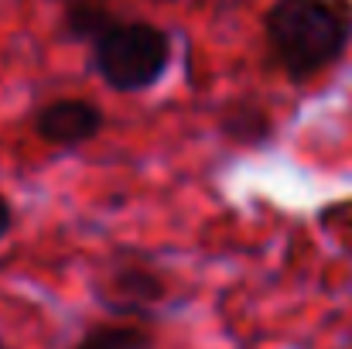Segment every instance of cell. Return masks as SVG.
<instances>
[{
  "label": "cell",
  "instance_id": "cell-1",
  "mask_svg": "<svg viewBox=\"0 0 352 349\" xmlns=\"http://www.w3.org/2000/svg\"><path fill=\"white\" fill-rule=\"evenodd\" d=\"M263 38L287 83L305 86L352 45V0H274L263 14Z\"/></svg>",
  "mask_w": 352,
  "mask_h": 349
},
{
  "label": "cell",
  "instance_id": "cell-2",
  "mask_svg": "<svg viewBox=\"0 0 352 349\" xmlns=\"http://www.w3.org/2000/svg\"><path fill=\"white\" fill-rule=\"evenodd\" d=\"M171 59H175L171 34L144 17H117L89 45L93 76L123 96L154 89L168 76Z\"/></svg>",
  "mask_w": 352,
  "mask_h": 349
},
{
  "label": "cell",
  "instance_id": "cell-3",
  "mask_svg": "<svg viewBox=\"0 0 352 349\" xmlns=\"http://www.w3.org/2000/svg\"><path fill=\"white\" fill-rule=\"evenodd\" d=\"M96 302L113 315V319H133V322H154L157 308L168 302V281L157 267L147 260H123L117 257L100 271L93 281Z\"/></svg>",
  "mask_w": 352,
  "mask_h": 349
},
{
  "label": "cell",
  "instance_id": "cell-4",
  "mask_svg": "<svg viewBox=\"0 0 352 349\" xmlns=\"http://www.w3.org/2000/svg\"><path fill=\"white\" fill-rule=\"evenodd\" d=\"M107 127V114L100 103L86 100V96H58L38 107V114L31 120V130L38 140L62 147V151H76L89 140H96Z\"/></svg>",
  "mask_w": 352,
  "mask_h": 349
},
{
  "label": "cell",
  "instance_id": "cell-5",
  "mask_svg": "<svg viewBox=\"0 0 352 349\" xmlns=\"http://www.w3.org/2000/svg\"><path fill=\"white\" fill-rule=\"evenodd\" d=\"M219 130L226 140L239 147H267L274 140V116L267 114L256 100H233L219 116Z\"/></svg>",
  "mask_w": 352,
  "mask_h": 349
},
{
  "label": "cell",
  "instance_id": "cell-6",
  "mask_svg": "<svg viewBox=\"0 0 352 349\" xmlns=\"http://www.w3.org/2000/svg\"><path fill=\"white\" fill-rule=\"evenodd\" d=\"M120 14L113 7H107L103 0H65L62 7V34L65 41H79V45H93Z\"/></svg>",
  "mask_w": 352,
  "mask_h": 349
},
{
  "label": "cell",
  "instance_id": "cell-7",
  "mask_svg": "<svg viewBox=\"0 0 352 349\" xmlns=\"http://www.w3.org/2000/svg\"><path fill=\"white\" fill-rule=\"evenodd\" d=\"M157 339L144 322H100L86 329L72 349H154Z\"/></svg>",
  "mask_w": 352,
  "mask_h": 349
},
{
  "label": "cell",
  "instance_id": "cell-8",
  "mask_svg": "<svg viewBox=\"0 0 352 349\" xmlns=\"http://www.w3.org/2000/svg\"><path fill=\"white\" fill-rule=\"evenodd\" d=\"M10 230H14V206H10V199L0 192V240Z\"/></svg>",
  "mask_w": 352,
  "mask_h": 349
}]
</instances>
